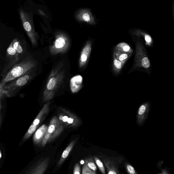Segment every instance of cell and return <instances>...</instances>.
<instances>
[{
	"label": "cell",
	"instance_id": "1",
	"mask_svg": "<svg viewBox=\"0 0 174 174\" xmlns=\"http://www.w3.org/2000/svg\"><path fill=\"white\" fill-rule=\"evenodd\" d=\"M64 65V61H61L51 71L43 93L45 100L52 98L62 85L65 76Z\"/></svg>",
	"mask_w": 174,
	"mask_h": 174
},
{
	"label": "cell",
	"instance_id": "2",
	"mask_svg": "<svg viewBox=\"0 0 174 174\" xmlns=\"http://www.w3.org/2000/svg\"><path fill=\"white\" fill-rule=\"evenodd\" d=\"M37 65L34 59L28 57L12 66L1 81L0 87L3 88L5 84L24 76L31 71Z\"/></svg>",
	"mask_w": 174,
	"mask_h": 174
},
{
	"label": "cell",
	"instance_id": "3",
	"mask_svg": "<svg viewBox=\"0 0 174 174\" xmlns=\"http://www.w3.org/2000/svg\"><path fill=\"white\" fill-rule=\"evenodd\" d=\"M135 45V55L132 69L135 70L137 68H141L150 76L152 65L145 46L140 40L137 41Z\"/></svg>",
	"mask_w": 174,
	"mask_h": 174
},
{
	"label": "cell",
	"instance_id": "4",
	"mask_svg": "<svg viewBox=\"0 0 174 174\" xmlns=\"http://www.w3.org/2000/svg\"><path fill=\"white\" fill-rule=\"evenodd\" d=\"M20 15L23 27L32 45L37 46L38 44V35L35 31L32 15L22 9L20 10Z\"/></svg>",
	"mask_w": 174,
	"mask_h": 174
},
{
	"label": "cell",
	"instance_id": "5",
	"mask_svg": "<svg viewBox=\"0 0 174 174\" xmlns=\"http://www.w3.org/2000/svg\"><path fill=\"white\" fill-rule=\"evenodd\" d=\"M70 45V40L68 36L63 32H58L55 34V39L50 47L51 54L57 55L67 52Z\"/></svg>",
	"mask_w": 174,
	"mask_h": 174
},
{
	"label": "cell",
	"instance_id": "6",
	"mask_svg": "<svg viewBox=\"0 0 174 174\" xmlns=\"http://www.w3.org/2000/svg\"><path fill=\"white\" fill-rule=\"evenodd\" d=\"M32 77V75L29 73L11 81V82L9 84H5L3 88L0 87L1 93H2L8 95L9 94L14 93V92L19 90V88L27 84Z\"/></svg>",
	"mask_w": 174,
	"mask_h": 174
},
{
	"label": "cell",
	"instance_id": "7",
	"mask_svg": "<svg viewBox=\"0 0 174 174\" xmlns=\"http://www.w3.org/2000/svg\"><path fill=\"white\" fill-rule=\"evenodd\" d=\"M92 45L91 41H88L82 51L79 61V67L81 68L85 67L88 62L91 52Z\"/></svg>",
	"mask_w": 174,
	"mask_h": 174
},
{
	"label": "cell",
	"instance_id": "8",
	"mask_svg": "<svg viewBox=\"0 0 174 174\" xmlns=\"http://www.w3.org/2000/svg\"><path fill=\"white\" fill-rule=\"evenodd\" d=\"M150 107L149 102H146L140 106L138 112V122L142 124L146 119Z\"/></svg>",
	"mask_w": 174,
	"mask_h": 174
},
{
	"label": "cell",
	"instance_id": "9",
	"mask_svg": "<svg viewBox=\"0 0 174 174\" xmlns=\"http://www.w3.org/2000/svg\"><path fill=\"white\" fill-rule=\"evenodd\" d=\"M7 55L8 58H10V64L9 68L12 67L15 63L18 61L19 57V54L15 50L13 45L11 42V44L8 48L7 50Z\"/></svg>",
	"mask_w": 174,
	"mask_h": 174
},
{
	"label": "cell",
	"instance_id": "10",
	"mask_svg": "<svg viewBox=\"0 0 174 174\" xmlns=\"http://www.w3.org/2000/svg\"><path fill=\"white\" fill-rule=\"evenodd\" d=\"M113 62L112 64V70L116 74H118L122 70V69L127 62L128 60L121 61L117 60L114 53H113Z\"/></svg>",
	"mask_w": 174,
	"mask_h": 174
},
{
	"label": "cell",
	"instance_id": "11",
	"mask_svg": "<svg viewBox=\"0 0 174 174\" xmlns=\"http://www.w3.org/2000/svg\"><path fill=\"white\" fill-rule=\"evenodd\" d=\"M47 129V126H46L45 124H43L37 130L34 137V140L35 142H38L41 140Z\"/></svg>",
	"mask_w": 174,
	"mask_h": 174
},
{
	"label": "cell",
	"instance_id": "12",
	"mask_svg": "<svg viewBox=\"0 0 174 174\" xmlns=\"http://www.w3.org/2000/svg\"><path fill=\"white\" fill-rule=\"evenodd\" d=\"M115 49L122 52L129 53H132L133 52V50L130 46L124 42L119 44Z\"/></svg>",
	"mask_w": 174,
	"mask_h": 174
},
{
	"label": "cell",
	"instance_id": "13",
	"mask_svg": "<svg viewBox=\"0 0 174 174\" xmlns=\"http://www.w3.org/2000/svg\"><path fill=\"white\" fill-rule=\"evenodd\" d=\"M114 53L117 60L121 61L128 60L132 53H129L120 52L114 49Z\"/></svg>",
	"mask_w": 174,
	"mask_h": 174
},
{
	"label": "cell",
	"instance_id": "14",
	"mask_svg": "<svg viewBox=\"0 0 174 174\" xmlns=\"http://www.w3.org/2000/svg\"><path fill=\"white\" fill-rule=\"evenodd\" d=\"M77 19L86 22H90L91 17L90 14L88 12H82L79 14L77 16Z\"/></svg>",
	"mask_w": 174,
	"mask_h": 174
},
{
	"label": "cell",
	"instance_id": "15",
	"mask_svg": "<svg viewBox=\"0 0 174 174\" xmlns=\"http://www.w3.org/2000/svg\"><path fill=\"white\" fill-rule=\"evenodd\" d=\"M55 127L53 125H51L49 127L47 130L42 145L43 146H44L46 142H47V140L50 136L51 133H52L53 132L55 131Z\"/></svg>",
	"mask_w": 174,
	"mask_h": 174
},
{
	"label": "cell",
	"instance_id": "16",
	"mask_svg": "<svg viewBox=\"0 0 174 174\" xmlns=\"http://www.w3.org/2000/svg\"><path fill=\"white\" fill-rule=\"evenodd\" d=\"M13 44V45L14 48L16 50L18 53L19 54H21L23 52V50L20 44V42L18 40L17 38L14 39L11 42Z\"/></svg>",
	"mask_w": 174,
	"mask_h": 174
},
{
	"label": "cell",
	"instance_id": "17",
	"mask_svg": "<svg viewBox=\"0 0 174 174\" xmlns=\"http://www.w3.org/2000/svg\"><path fill=\"white\" fill-rule=\"evenodd\" d=\"M74 143H75V142H71V144L69 145L67 148L64 151L62 155V158H64V159H65V158H66L68 157L69 153H70L71 150L72 149L74 145Z\"/></svg>",
	"mask_w": 174,
	"mask_h": 174
},
{
	"label": "cell",
	"instance_id": "18",
	"mask_svg": "<svg viewBox=\"0 0 174 174\" xmlns=\"http://www.w3.org/2000/svg\"><path fill=\"white\" fill-rule=\"evenodd\" d=\"M95 171L92 170L87 165L86 163L84 164L82 170V174H96Z\"/></svg>",
	"mask_w": 174,
	"mask_h": 174
},
{
	"label": "cell",
	"instance_id": "19",
	"mask_svg": "<svg viewBox=\"0 0 174 174\" xmlns=\"http://www.w3.org/2000/svg\"><path fill=\"white\" fill-rule=\"evenodd\" d=\"M94 160H95L96 164L98 166L99 169L100 170L101 172L102 173L106 174L105 170L104 165L101 160L97 158H94Z\"/></svg>",
	"mask_w": 174,
	"mask_h": 174
},
{
	"label": "cell",
	"instance_id": "20",
	"mask_svg": "<svg viewBox=\"0 0 174 174\" xmlns=\"http://www.w3.org/2000/svg\"><path fill=\"white\" fill-rule=\"evenodd\" d=\"M86 163L87 165L88 166V167L91 169L92 170L96 171L97 170V167L95 164H94L93 160L91 161H87Z\"/></svg>",
	"mask_w": 174,
	"mask_h": 174
},
{
	"label": "cell",
	"instance_id": "21",
	"mask_svg": "<svg viewBox=\"0 0 174 174\" xmlns=\"http://www.w3.org/2000/svg\"><path fill=\"white\" fill-rule=\"evenodd\" d=\"M127 170L128 172L130 174H136L135 172V171L134 170V168L131 165H128L127 166Z\"/></svg>",
	"mask_w": 174,
	"mask_h": 174
},
{
	"label": "cell",
	"instance_id": "22",
	"mask_svg": "<svg viewBox=\"0 0 174 174\" xmlns=\"http://www.w3.org/2000/svg\"><path fill=\"white\" fill-rule=\"evenodd\" d=\"M37 126H35V125L33 124L29 128L28 130V133L30 135L31 134L34 133V132L35 131L36 129L37 128Z\"/></svg>",
	"mask_w": 174,
	"mask_h": 174
},
{
	"label": "cell",
	"instance_id": "23",
	"mask_svg": "<svg viewBox=\"0 0 174 174\" xmlns=\"http://www.w3.org/2000/svg\"><path fill=\"white\" fill-rule=\"evenodd\" d=\"M74 174H80V166H79L78 164H77L76 165L75 168H74Z\"/></svg>",
	"mask_w": 174,
	"mask_h": 174
},
{
	"label": "cell",
	"instance_id": "24",
	"mask_svg": "<svg viewBox=\"0 0 174 174\" xmlns=\"http://www.w3.org/2000/svg\"><path fill=\"white\" fill-rule=\"evenodd\" d=\"M38 12H39V14L40 15H42V16H44L45 17H47L45 13V12L42 11V10L39 9L38 10Z\"/></svg>",
	"mask_w": 174,
	"mask_h": 174
},
{
	"label": "cell",
	"instance_id": "25",
	"mask_svg": "<svg viewBox=\"0 0 174 174\" xmlns=\"http://www.w3.org/2000/svg\"><path fill=\"white\" fill-rule=\"evenodd\" d=\"M40 123V120L37 118L34 120V122H33V124L35 125V126H37Z\"/></svg>",
	"mask_w": 174,
	"mask_h": 174
},
{
	"label": "cell",
	"instance_id": "26",
	"mask_svg": "<svg viewBox=\"0 0 174 174\" xmlns=\"http://www.w3.org/2000/svg\"><path fill=\"white\" fill-rule=\"evenodd\" d=\"M68 116H64L63 117V119L62 120L64 122H68Z\"/></svg>",
	"mask_w": 174,
	"mask_h": 174
},
{
	"label": "cell",
	"instance_id": "27",
	"mask_svg": "<svg viewBox=\"0 0 174 174\" xmlns=\"http://www.w3.org/2000/svg\"><path fill=\"white\" fill-rule=\"evenodd\" d=\"M74 120L72 118H68V124H72Z\"/></svg>",
	"mask_w": 174,
	"mask_h": 174
},
{
	"label": "cell",
	"instance_id": "28",
	"mask_svg": "<svg viewBox=\"0 0 174 174\" xmlns=\"http://www.w3.org/2000/svg\"><path fill=\"white\" fill-rule=\"evenodd\" d=\"M172 12H173V20H174V0H173L172 4Z\"/></svg>",
	"mask_w": 174,
	"mask_h": 174
},
{
	"label": "cell",
	"instance_id": "29",
	"mask_svg": "<svg viewBox=\"0 0 174 174\" xmlns=\"http://www.w3.org/2000/svg\"><path fill=\"white\" fill-rule=\"evenodd\" d=\"M109 174H116L117 173L114 171H110L108 173Z\"/></svg>",
	"mask_w": 174,
	"mask_h": 174
},
{
	"label": "cell",
	"instance_id": "30",
	"mask_svg": "<svg viewBox=\"0 0 174 174\" xmlns=\"http://www.w3.org/2000/svg\"><path fill=\"white\" fill-rule=\"evenodd\" d=\"M63 116H60V118H59L61 120H63Z\"/></svg>",
	"mask_w": 174,
	"mask_h": 174
},
{
	"label": "cell",
	"instance_id": "31",
	"mask_svg": "<svg viewBox=\"0 0 174 174\" xmlns=\"http://www.w3.org/2000/svg\"><path fill=\"white\" fill-rule=\"evenodd\" d=\"M81 164H83L84 163V162L83 160H81Z\"/></svg>",
	"mask_w": 174,
	"mask_h": 174
},
{
	"label": "cell",
	"instance_id": "32",
	"mask_svg": "<svg viewBox=\"0 0 174 174\" xmlns=\"http://www.w3.org/2000/svg\"><path fill=\"white\" fill-rule=\"evenodd\" d=\"M0 155H1V157H0V158H2V153H1V152H0Z\"/></svg>",
	"mask_w": 174,
	"mask_h": 174
}]
</instances>
